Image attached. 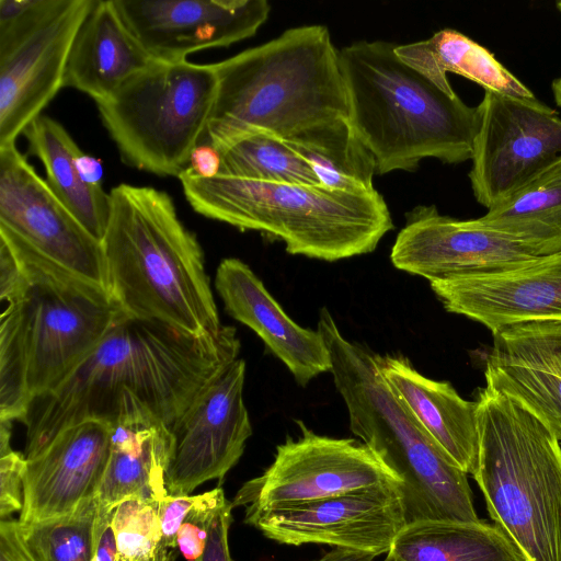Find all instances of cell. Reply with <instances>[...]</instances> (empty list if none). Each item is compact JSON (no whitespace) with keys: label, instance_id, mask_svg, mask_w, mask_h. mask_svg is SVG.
<instances>
[{"label":"cell","instance_id":"6da1fadb","mask_svg":"<svg viewBox=\"0 0 561 561\" xmlns=\"http://www.w3.org/2000/svg\"><path fill=\"white\" fill-rule=\"evenodd\" d=\"M234 327L197 335L161 321L123 313L54 390L34 399L21 421L25 458L62 430L84 421L114 424L141 407L169 430L202 390L238 359Z\"/></svg>","mask_w":561,"mask_h":561},{"label":"cell","instance_id":"7a4b0ae2","mask_svg":"<svg viewBox=\"0 0 561 561\" xmlns=\"http://www.w3.org/2000/svg\"><path fill=\"white\" fill-rule=\"evenodd\" d=\"M0 421H22L124 313L110 293L0 229Z\"/></svg>","mask_w":561,"mask_h":561},{"label":"cell","instance_id":"3957f363","mask_svg":"<svg viewBox=\"0 0 561 561\" xmlns=\"http://www.w3.org/2000/svg\"><path fill=\"white\" fill-rule=\"evenodd\" d=\"M110 197L102 247L111 297L129 316L218 336L225 325L203 250L181 221L172 197L126 183L113 187Z\"/></svg>","mask_w":561,"mask_h":561},{"label":"cell","instance_id":"277c9868","mask_svg":"<svg viewBox=\"0 0 561 561\" xmlns=\"http://www.w3.org/2000/svg\"><path fill=\"white\" fill-rule=\"evenodd\" d=\"M213 66L217 92L202 144L219 152L251 134L290 139L348 119L340 49L324 25L288 28Z\"/></svg>","mask_w":561,"mask_h":561},{"label":"cell","instance_id":"5b68a950","mask_svg":"<svg viewBox=\"0 0 561 561\" xmlns=\"http://www.w3.org/2000/svg\"><path fill=\"white\" fill-rule=\"evenodd\" d=\"M397 44L358 41L340 49L348 121L376 174L413 171L425 158L471 160L479 106L437 88L396 54Z\"/></svg>","mask_w":561,"mask_h":561},{"label":"cell","instance_id":"8992f818","mask_svg":"<svg viewBox=\"0 0 561 561\" xmlns=\"http://www.w3.org/2000/svg\"><path fill=\"white\" fill-rule=\"evenodd\" d=\"M317 329L328 345L330 373L352 433L401 481L407 524L479 520L468 474L393 396L379 355L347 340L327 308L319 312Z\"/></svg>","mask_w":561,"mask_h":561},{"label":"cell","instance_id":"52a82bcc","mask_svg":"<svg viewBox=\"0 0 561 561\" xmlns=\"http://www.w3.org/2000/svg\"><path fill=\"white\" fill-rule=\"evenodd\" d=\"M179 180L197 214L276 238L293 255L333 262L367 254L394 227L377 190L352 193L222 174L204 179L186 170Z\"/></svg>","mask_w":561,"mask_h":561},{"label":"cell","instance_id":"ba28073f","mask_svg":"<svg viewBox=\"0 0 561 561\" xmlns=\"http://www.w3.org/2000/svg\"><path fill=\"white\" fill-rule=\"evenodd\" d=\"M486 511L525 561H561V444L519 401L485 386L477 396Z\"/></svg>","mask_w":561,"mask_h":561},{"label":"cell","instance_id":"9c48e42d","mask_svg":"<svg viewBox=\"0 0 561 561\" xmlns=\"http://www.w3.org/2000/svg\"><path fill=\"white\" fill-rule=\"evenodd\" d=\"M216 92L213 64L153 60L96 106L126 164L179 178L204 140Z\"/></svg>","mask_w":561,"mask_h":561},{"label":"cell","instance_id":"30bf717a","mask_svg":"<svg viewBox=\"0 0 561 561\" xmlns=\"http://www.w3.org/2000/svg\"><path fill=\"white\" fill-rule=\"evenodd\" d=\"M94 0H0V146L64 88L75 36Z\"/></svg>","mask_w":561,"mask_h":561},{"label":"cell","instance_id":"8fae6325","mask_svg":"<svg viewBox=\"0 0 561 561\" xmlns=\"http://www.w3.org/2000/svg\"><path fill=\"white\" fill-rule=\"evenodd\" d=\"M469 171L477 202L495 206L561 160V117L534 98L484 91Z\"/></svg>","mask_w":561,"mask_h":561},{"label":"cell","instance_id":"7c38bea8","mask_svg":"<svg viewBox=\"0 0 561 561\" xmlns=\"http://www.w3.org/2000/svg\"><path fill=\"white\" fill-rule=\"evenodd\" d=\"M299 427L300 436L278 445L271 466L239 489L232 507L248 515L381 485L401 488L364 443L318 435L301 422Z\"/></svg>","mask_w":561,"mask_h":561},{"label":"cell","instance_id":"4fadbf2b","mask_svg":"<svg viewBox=\"0 0 561 561\" xmlns=\"http://www.w3.org/2000/svg\"><path fill=\"white\" fill-rule=\"evenodd\" d=\"M0 229L108 291L102 243L60 202L15 142L0 146Z\"/></svg>","mask_w":561,"mask_h":561},{"label":"cell","instance_id":"5bb4252c","mask_svg":"<svg viewBox=\"0 0 561 561\" xmlns=\"http://www.w3.org/2000/svg\"><path fill=\"white\" fill-rule=\"evenodd\" d=\"M244 522L280 543L388 553L407 525L400 485H381L259 511Z\"/></svg>","mask_w":561,"mask_h":561},{"label":"cell","instance_id":"9a60e30c","mask_svg":"<svg viewBox=\"0 0 561 561\" xmlns=\"http://www.w3.org/2000/svg\"><path fill=\"white\" fill-rule=\"evenodd\" d=\"M245 363L238 358L196 397L170 428L168 495H188L209 480L221 481L239 461L251 422L243 401Z\"/></svg>","mask_w":561,"mask_h":561},{"label":"cell","instance_id":"2e32d148","mask_svg":"<svg viewBox=\"0 0 561 561\" xmlns=\"http://www.w3.org/2000/svg\"><path fill=\"white\" fill-rule=\"evenodd\" d=\"M539 257L530 247L490 230L476 219L440 215L435 205L405 214L390 260L400 271L428 282L500 273Z\"/></svg>","mask_w":561,"mask_h":561},{"label":"cell","instance_id":"e0dca14e","mask_svg":"<svg viewBox=\"0 0 561 561\" xmlns=\"http://www.w3.org/2000/svg\"><path fill=\"white\" fill-rule=\"evenodd\" d=\"M131 35L160 61L253 36L267 20L266 0H113Z\"/></svg>","mask_w":561,"mask_h":561},{"label":"cell","instance_id":"ac0fdd59","mask_svg":"<svg viewBox=\"0 0 561 561\" xmlns=\"http://www.w3.org/2000/svg\"><path fill=\"white\" fill-rule=\"evenodd\" d=\"M446 311L491 332L507 324L561 320V251L512 270L430 282Z\"/></svg>","mask_w":561,"mask_h":561},{"label":"cell","instance_id":"d6986e66","mask_svg":"<svg viewBox=\"0 0 561 561\" xmlns=\"http://www.w3.org/2000/svg\"><path fill=\"white\" fill-rule=\"evenodd\" d=\"M112 424L84 421L69 426L26 458L20 523L67 515L98 496L108 461Z\"/></svg>","mask_w":561,"mask_h":561},{"label":"cell","instance_id":"ffe728a7","mask_svg":"<svg viewBox=\"0 0 561 561\" xmlns=\"http://www.w3.org/2000/svg\"><path fill=\"white\" fill-rule=\"evenodd\" d=\"M486 386L519 401L561 442V320H535L492 332Z\"/></svg>","mask_w":561,"mask_h":561},{"label":"cell","instance_id":"44dd1931","mask_svg":"<svg viewBox=\"0 0 561 561\" xmlns=\"http://www.w3.org/2000/svg\"><path fill=\"white\" fill-rule=\"evenodd\" d=\"M215 288L226 312L254 331L298 385L331 371V355L318 329L302 328L288 317L244 262L224 259L216 270Z\"/></svg>","mask_w":561,"mask_h":561},{"label":"cell","instance_id":"7402d4cb","mask_svg":"<svg viewBox=\"0 0 561 561\" xmlns=\"http://www.w3.org/2000/svg\"><path fill=\"white\" fill-rule=\"evenodd\" d=\"M393 396L467 474L479 462L478 402L461 398L447 381L421 375L405 357L379 355Z\"/></svg>","mask_w":561,"mask_h":561},{"label":"cell","instance_id":"603a6c76","mask_svg":"<svg viewBox=\"0 0 561 561\" xmlns=\"http://www.w3.org/2000/svg\"><path fill=\"white\" fill-rule=\"evenodd\" d=\"M153 59L121 19L113 0H94L72 42L64 88L103 102Z\"/></svg>","mask_w":561,"mask_h":561},{"label":"cell","instance_id":"cb8c5ba5","mask_svg":"<svg viewBox=\"0 0 561 561\" xmlns=\"http://www.w3.org/2000/svg\"><path fill=\"white\" fill-rule=\"evenodd\" d=\"M172 451L170 430L150 412L136 408L112 424L111 449L98 493L102 506L116 507L140 497L154 502L168 495L165 472Z\"/></svg>","mask_w":561,"mask_h":561},{"label":"cell","instance_id":"d4e9b609","mask_svg":"<svg viewBox=\"0 0 561 561\" xmlns=\"http://www.w3.org/2000/svg\"><path fill=\"white\" fill-rule=\"evenodd\" d=\"M397 56L437 88L455 95L447 73L459 75L493 91L516 98H534V93L485 47L467 35L444 28L432 37L397 45Z\"/></svg>","mask_w":561,"mask_h":561},{"label":"cell","instance_id":"484cf974","mask_svg":"<svg viewBox=\"0 0 561 561\" xmlns=\"http://www.w3.org/2000/svg\"><path fill=\"white\" fill-rule=\"evenodd\" d=\"M30 153L43 163L46 182L54 194L101 243L111 207L110 193L88 183L79 168L83 152L56 119L39 115L24 129Z\"/></svg>","mask_w":561,"mask_h":561},{"label":"cell","instance_id":"4316f807","mask_svg":"<svg viewBox=\"0 0 561 561\" xmlns=\"http://www.w3.org/2000/svg\"><path fill=\"white\" fill-rule=\"evenodd\" d=\"M387 556L394 561H525L504 533L483 519L408 523Z\"/></svg>","mask_w":561,"mask_h":561},{"label":"cell","instance_id":"83f0119b","mask_svg":"<svg viewBox=\"0 0 561 561\" xmlns=\"http://www.w3.org/2000/svg\"><path fill=\"white\" fill-rule=\"evenodd\" d=\"M539 256L561 251V160L477 218Z\"/></svg>","mask_w":561,"mask_h":561},{"label":"cell","instance_id":"f1b7e54d","mask_svg":"<svg viewBox=\"0 0 561 561\" xmlns=\"http://www.w3.org/2000/svg\"><path fill=\"white\" fill-rule=\"evenodd\" d=\"M305 158L322 186L371 192L376 163L347 118L319 124L285 139Z\"/></svg>","mask_w":561,"mask_h":561},{"label":"cell","instance_id":"f546056e","mask_svg":"<svg viewBox=\"0 0 561 561\" xmlns=\"http://www.w3.org/2000/svg\"><path fill=\"white\" fill-rule=\"evenodd\" d=\"M220 153L222 175L322 186L309 162L287 140L272 134L248 135Z\"/></svg>","mask_w":561,"mask_h":561},{"label":"cell","instance_id":"4dcf8cb0","mask_svg":"<svg viewBox=\"0 0 561 561\" xmlns=\"http://www.w3.org/2000/svg\"><path fill=\"white\" fill-rule=\"evenodd\" d=\"M98 499L73 512L48 519L19 523L21 540L34 561H93Z\"/></svg>","mask_w":561,"mask_h":561},{"label":"cell","instance_id":"1f68e13d","mask_svg":"<svg viewBox=\"0 0 561 561\" xmlns=\"http://www.w3.org/2000/svg\"><path fill=\"white\" fill-rule=\"evenodd\" d=\"M158 503L131 497L116 506L113 519L117 541L115 561H156L160 533Z\"/></svg>","mask_w":561,"mask_h":561},{"label":"cell","instance_id":"d6a6232c","mask_svg":"<svg viewBox=\"0 0 561 561\" xmlns=\"http://www.w3.org/2000/svg\"><path fill=\"white\" fill-rule=\"evenodd\" d=\"M226 500L220 486L197 494L178 533V548L186 561H197L203 554L214 518Z\"/></svg>","mask_w":561,"mask_h":561},{"label":"cell","instance_id":"836d02e7","mask_svg":"<svg viewBox=\"0 0 561 561\" xmlns=\"http://www.w3.org/2000/svg\"><path fill=\"white\" fill-rule=\"evenodd\" d=\"M197 495H167L158 503L160 524L159 540L156 550V561H172L178 548V533L181 523L196 501Z\"/></svg>","mask_w":561,"mask_h":561},{"label":"cell","instance_id":"e575fe53","mask_svg":"<svg viewBox=\"0 0 561 561\" xmlns=\"http://www.w3.org/2000/svg\"><path fill=\"white\" fill-rule=\"evenodd\" d=\"M26 458L13 449L0 456V517L21 512L24 499Z\"/></svg>","mask_w":561,"mask_h":561},{"label":"cell","instance_id":"d590c367","mask_svg":"<svg viewBox=\"0 0 561 561\" xmlns=\"http://www.w3.org/2000/svg\"><path fill=\"white\" fill-rule=\"evenodd\" d=\"M232 508L228 500L219 507L211 524L205 550L197 561H232L228 543Z\"/></svg>","mask_w":561,"mask_h":561},{"label":"cell","instance_id":"8d00e7d4","mask_svg":"<svg viewBox=\"0 0 561 561\" xmlns=\"http://www.w3.org/2000/svg\"><path fill=\"white\" fill-rule=\"evenodd\" d=\"M115 510L116 507H106L99 504L94 530L93 561H115L116 559L117 541L113 527Z\"/></svg>","mask_w":561,"mask_h":561},{"label":"cell","instance_id":"74e56055","mask_svg":"<svg viewBox=\"0 0 561 561\" xmlns=\"http://www.w3.org/2000/svg\"><path fill=\"white\" fill-rule=\"evenodd\" d=\"M0 561H34L21 540L18 520H1Z\"/></svg>","mask_w":561,"mask_h":561},{"label":"cell","instance_id":"f35d334b","mask_svg":"<svg viewBox=\"0 0 561 561\" xmlns=\"http://www.w3.org/2000/svg\"><path fill=\"white\" fill-rule=\"evenodd\" d=\"M221 153L209 144H199L191 153L185 169L191 174L209 179L217 176L221 170Z\"/></svg>","mask_w":561,"mask_h":561},{"label":"cell","instance_id":"ab89813d","mask_svg":"<svg viewBox=\"0 0 561 561\" xmlns=\"http://www.w3.org/2000/svg\"><path fill=\"white\" fill-rule=\"evenodd\" d=\"M78 162L83 179L88 183L100 185L103 172L101 161L82 152Z\"/></svg>","mask_w":561,"mask_h":561},{"label":"cell","instance_id":"60d3db41","mask_svg":"<svg viewBox=\"0 0 561 561\" xmlns=\"http://www.w3.org/2000/svg\"><path fill=\"white\" fill-rule=\"evenodd\" d=\"M376 557L369 553L343 548H333L314 561H374Z\"/></svg>","mask_w":561,"mask_h":561},{"label":"cell","instance_id":"b9f144b4","mask_svg":"<svg viewBox=\"0 0 561 561\" xmlns=\"http://www.w3.org/2000/svg\"><path fill=\"white\" fill-rule=\"evenodd\" d=\"M11 426L12 422L0 421V456L12 450L10 446Z\"/></svg>","mask_w":561,"mask_h":561},{"label":"cell","instance_id":"7bdbcfd3","mask_svg":"<svg viewBox=\"0 0 561 561\" xmlns=\"http://www.w3.org/2000/svg\"><path fill=\"white\" fill-rule=\"evenodd\" d=\"M551 91H552L556 104L561 107V76L556 78L552 81Z\"/></svg>","mask_w":561,"mask_h":561},{"label":"cell","instance_id":"ee69618b","mask_svg":"<svg viewBox=\"0 0 561 561\" xmlns=\"http://www.w3.org/2000/svg\"><path fill=\"white\" fill-rule=\"evenodd\" d=\"M556 8L558 9V11L561 13V0L556 2Z\"/></svg>","mask_w":561,"mask_h":561},{"label":"cell","instance_id":"f6af8a7d","mask_svg":"<svg viewBox=\"0 0 561 561\" xmlns=\"http://www.w3.org/2000/svg\"><path fill=\"white\" fill-rule=\"evenodd\" d=\"M385 561H394V560L392 558H390L389 556H387Z\"/></svg>","mask_w":561,"mask_h":561},{"label":"cell","instance_id":"bcb514c9","mask_svg":"<svg viewBox=\"0 0 561 561\" xmlns=\"http://www.w3.org/2000/svg\"><path fill=\"white\" fill-rule=\"evenodd\" d=\"M560 444H561V442H560Z\"/></svg>","mask_w":561,"mask_h":561}]
</instances>
